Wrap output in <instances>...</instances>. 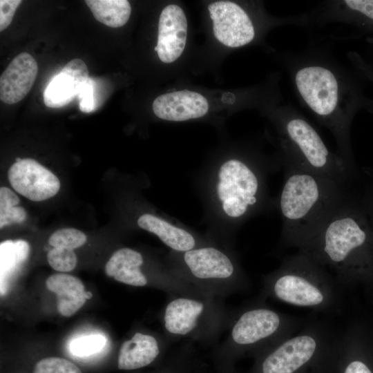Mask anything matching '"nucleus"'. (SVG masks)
I'll return each mask as SVG.
<instances>
[{
  "mask_svg": "<svg viewBox=\"0 0 373 373\" xmlns=\"http://www.w3.org/2000/svg\"><path fill=\"white\" fill-rule=\"evenodd\" d=\"M299 251L325 269L338 285L373 271V228L362 199L349 193Z\"/></svg>",
  "mask_w": 373,
  "mask_h": 373,
  "instance_id": "nucleus-1",
  "label": "nucleus"
},
{
  "mask_svg": "<svg viewBox=\"0 0 373 373\" xmlns=\"http://www.w3.org/2000/svg\"><path fill=\"white\" fill-rule=\"evenodd\" d=\"M277 207L282 219L281 244L299 250L349 195L329 178L285 162Z\"/></svg>",
  "mask_w": 373,
  "mask_h": 373,
  "instance_id": "nucleus-2",
  "label": "nucleus"
},
{
  "mask_svg": "<svg viewBox=\"0 0 373 373\" xmlns=\"http://www.w3.org/2000/svg\"><path fill=\"white\" fill-rule=\"evenodd\" d=\"M342 290L326 269L298 251L263 277L260 295L296 307L336 314L342 309Z\"/></svg>",
  "mask_w": 373,
  "mask_h": 373,
  "instance_id": "nucleus-3",
  "label": "nucleus"
},
{
  "mask_svg": "<svg viewBox=\"0 0 373 373\" xmlns=\"http://www.w3.org/2000/svg\"><path fill=\"white\" fill-rule=\"evenodd\" d=\"M341 332L312 320L296 334L256 356L252 373H334Z\"/></svg>",
  "mask_w": 373,
  "mask_h": 373,
  "instance_id": "nucleus-4",
  "label": "nucleus"
},
{
  "mask_svg": "<svg viewBox=\"0 0 373 373\" xmlns=\"http://www.w3.org/2000/svg\"><path fill=\"white\" fill-rule=\"evenodd\" d=\"M262 295L233 310L225 339L217 354L231 361L245 354L255 356L297 333L308 321L278 312L267 305Z\"/></svg>",
  "mask_w": 373,
  "mask_h": 373,
  "instance_id": "nucleus-5",
  "label": "nucleus"
},
{
  "mask_svg": "<svg viewBox=\"0 0 373 373\" xmlns=\"http://www.w3.org/2000/svg\"><path fill=\"white\" fill-rule=\"evenodd\" d=\"M170 269L205 294L224 299L247 291L250 282L229 251L208 244L169 255Z\"/></svg>",
  "mask_w": 373,
  "mask_h": 373,
  "instance_id": "nucleus-6",
  "label": "nucleus"
},
{
  "mask_svg": "<svg viewBox=\"0 0 373 373\" xmlns=\"http://www.w3.org/2000/svg\"><path fill=\"white\" fill-rule=\"evenodd\" d=\"M278 125L284 162L348 189L354 177V167L340 154L332 153L309 122L296 114L285 112Z\"/></svg>",
  "mask_w": 373,
  "mask_h": 373,
  "instance_id": "nucleus-7",
  "label": "nucleus"
},
{
  "mask_svg": "<svg viewBox=\"0 0 373 373\" xmlns=\"http://www.w3.org/2000/svg\"><path fill=\"white\" fill-rule=\"evenodd\" d=\"M294 82L305 104L334 135L339 154L354 166L349 135L353 115L342 108L347 104L346 92L336 74L321 65H308L297 70Z\"/></svg>",
  "mask_w": 373,
  "mask_h": 373,
  "instance_id": "nucleus-8",
  "label": "nucleus"
},
{
  "mask_svg": "<svg viewBox=\"0 0 373 373\" xmlns=\"http://www.w3.org/2000/svg\"><path fill=\"white\" fill-rule=\"evenodd\" d=\"M233 313L222 298L171 295L163 309L162 322L172 342L185 338L211 344L227 331Z\"/></svg>",
  "mask_w": 373,
  "mask_h": 373,
  "instance_id": "nucleus-9",
  "label": "nucleus"
},
{
  "mask_svg": "<svg viewBox=\"0 0 373 373\" xmlns=\"http://www.w3.org/2000/svg\"><path fill=\"white\" fill-rule=\"evenodd\" d=\"M262 169L239 158L224 162L217 171L215 195L226 218L241 222L258 211L266 198Z\"/></svg>",
  "mask_w": 373,
  "mask_h": 373,
  "instance_id": "nucleus-10",
  "label": "nucleus"
},
{
  "mask_svg": "<svg viewBox=\"0 0 373 373\" xmlns=\"http://www.w3.org/2000/svg\"><path fill=\"white\" fill-rule=\"evenodd\" d=\"M216 38L230 48H238L252 41L255 29L247 12L238 4L219 1L208 6Z\"/></svg>",
  "mask_w": 373,
  "mask_h": 373,
  "instance_id": "nucleus-11",
  "label": "nucleus"
},
{
  "mask_svg": "<svg viewBox=\"0 0 373 373\" xmlns=\"http://www.w3.org/2000/svg\"><path fill=\"white\" fill-rule=\"evenodd\" d=\"M8 180L12 188L32 201H43L55 195L60 189L58 178L33 159H22L9 169Z\"/></svg>",
  "mask_w": 373,
  "mask_h": 373,
  "instance_id": "nucleus-12",
  "label": "nucleus"
},
{
  "mask_svg": "<svg viewBox=\"0 0 373 373\" xmlns=\"http://www.w3.org/2000/svg\"><path fill=\"white\" fill-rule=\"evenodd\" d=\"M187 34V20L183 10L175 4L163 8L159 18L157 55L161 61H175L184 51Z\"/></svg>",
  "mask_w": 373,
  "mask_h": 373,
  "instance_id": "nucleus-13",
  "label": "nucleus"
},
{
  "mask_svg": "<svg viewBox=\"0 0 373 373\" xmlns=\"http://www.w3.org/2000/svg\"><path fill=\"white\" fill-rule=\"evenodd\" d=\"M86 63L78 58L68 62L54 75L44 92V102L49 108H61L77 97L89 79Z\"/></svg>",
  "mask_w": 373,
  "mask_h": 373,
  "instance_id": "nucleus-14",
  "label": "nucleus"
},
{
  "mask_svg": "<svg viewBox=\"0 0 373 373\" xmlns=\"http://www.w3.org/2000/svg\"><path fill=\"white\" fill-rule=\"evenodd\" d=\"M152 108L154 114L160 119L182 122L204 116L208 112L209 104L201 94L183 90L157 97Z\"/></svg>",
  "mask_w": 373,
  "mask_h": 373,
  "instance_id": "nucleus-15",
  "label": "nucleus"
},
{
  "mask_svg": "<svg viewBox=\"0 0 373 373\" xmlns=\"http://www.w3.org/2000/svg\"><path fill=\"white\" fill-rule=\"evenodd\" d=\"M38 72L36 60L28 52L17 55L0 77V99L7 104L22 100L30 90Z\"/></svg>",
  "mask_w": 373,
  "mask_h": 373,
  "instance_id": "nucleus-16",
  "label": "nucleus"
},
{
  "mask_svg": "<svg viewBox=\"0 0 373 373\" xmlns=\"http://www.w3.org/2000/svg\"><path fill=\"white\" fill-rule=\"evenodd\" d=\"M172 341L166 337L142 332H135L131 338L120 346L117 367L119 370H133L146 367L161 354L166 343Z\"/></svg>",
  "mask_w": 373,
  "mask_h": 373,
  "instance_id": "nucleus-17",
  "label": "nucleus"
},
{
  "mask_svg": "<svg viewBox=\"0 0 373 373\" xmlns=\"http://www.w3.org/2000/svg\"><path fill=\"white\" fill-rule=\"evenodd\" d=\"M144 258L140 252L124 247L113 254L106 265L105 271L108 276L128 285L145 287L152 283L164 291L157 280L144 272Z\"/></svg>",
  "mask_w": 373,
  "mask_h": 373,
  "instance_id": "nucleus-18",
  "label": "nucleus"
},
{
  "mask_svg": "<svg viewBox=\"0 0 373 373\" xmlns=\"http://www.w3.org/2000/svg\"><path fill=\"white\" fill-rule=\"evenodd\" d=\"M137 224L141 229L155 235L172 251L184 252L210 244L195 236L186 229L151 213L141 215Z\"/></svg>",
  "mask_w": 373,
  "mask_h": 373,
  "instance_id": "nucleus-19",
  "label": "nucleus"
},
{
  "mask_svg": "<svg viewBox=\"0 0 373 373\" xmlns=\"http://www.w3.org/2000/svg\"><path fill=\"white\" fill-rule=\"evenodd\" d=\"M47 289L56 294L57 311L63 316L75 314L88 299V291L80 279L66 274H55L46 281Z\"/></svg>",
  "mask_w": 373,
  "mask_h": 373,
  "instance_id": "nucleus-20",
  "label": "nucleus"
},
{
  "mask_svg": "<svg viewBox=\"0 0 373 373\" xmlns=\"http://www.w3.org/2000/svg\"><path fill=\"white\" fill-rule=\"evenodd\" d=\"M85 3L95 19L111 28L123 26L131 16V7L126 0H86Z\"/></svg>",
  "mask_w": 373,
  "mask_h": 373,
  "instance_id": "nucleus-21",
  "label": "nucleus"
},
{
  "mask_svg": "<svg viewBox=\"0 0 373 373\" xmlns=\"http://www.w3.org/2000/svg\"><path fill=\"white\" fill-rule=\"evenodd\" d=\"M19 203L18 196L10 189L2 186L0 189V227L23 222L26 217V211Z\"/></svg>",
  "mask_w": 373,
  "mask_h": 373,
  "instance_id": "nucleus-22",
  "label": "nucleus"
},
{
  "mask_svg": "<svg viewBox=\"0 0 373 373\" xmlns=\"http://www.w3.org/2000/svg\"><path fill=\"white\" fill-rule=\"evenodd\" d=\"M334 373H373L365 362L356 356L342 332Z\"/></svg>",
  "mask_w": 373,
  "mask_h": 373,
  "instance_id": "nucleus-23",
  "label": "nucleus"
},
{
  "mask_svg": "<svg viewBox=\"0 0 373 373\" xmlns=\"http://www.w3.org/2000/svg\"><path fill=\"white\" fill-rule=\"evenodd\" d=\"M343 4L359 27L373 32V0H345Z\"/></svg>",
  "mask_w": 373,
  "mask_h": 373,
  "instance_id": "nucleus-24",
  "label": "nucleus"
},
{
  "mask_svg": "<svg viewBox=\"0 0 373 373\" xmlns=\"http://www.w3.org/2000/svg\"><path fill=\"white\" fill-rule=\"evenodd\" d=\"M106 338L102 334H89L73 340L69 344L70 352L77 357H87L95 354L104 347Z\"/></svg>",
  "mask_w": 373,
  "mask_h": 373,
  "instance_id": "nucleus-25",
  "label": "nucleus"
},
{
  "mask_svg": "<svg viewBox=\"0 0 373 373\" xmlns=\"http://www.w3.org/2000/svg\"><path fill=\"white\" fill-rule=\"evenodd\" d=\"M86 240V236L82 231L74 228H65L55 231L48 238V244L52 247L74 250L84 245Z\"/></svg>",
  "mask_w": 373,
  "mask_h": 373,
  "instance_id": "nucleus-26",
  "label": "nucleus"
},
{
  "mask_svg": "<svg viewBox=\"0 0 373 373\" xmlns=\"http://www.w3.org/2000/svg\"><path fill=\"white\" fill-rule=\"evenodd\" d=\"M47 260L52 269L61 272L73 270L77 262L74 250L58 247H52L48 252Z\"/></svg>",
  "mask_w": 373,
  "mask_h": 373,
  "instance_id": "nucleus-27",
  "label": "nucleus"
},
{
  "mask_svg": "<svg viewBox=\"0 0 373 373\" xmlns=\"http://www.w3.org/2000/svg\"><path fill=\"white\" fill-rule=\"evenodd\" d=\"M33 373H82L73 362L60 357H48L39 361Z\"/></svg>",
  "mask_w": 373,
  "mask_h": 373,
  "instance_id": "nucleus-28",
  "label": "nucleus"
},
{
  "mask_svg": "<svg viewBox=\"0 0 373 373\" xmlns=\"http://www.w3.org/2000/svg\"><path fill=\"white\" fill-rule=\"evenodd\" d=\"M79 100V106L81 111L90 113L95 109L94 100V84L93 79L90 77L82 87L78 95Z\"/></svg>",
  "mask_w": 373,
  "mask_h": 373,
  "instance_id": "nucleus-29",
  "label": "nucleus"
},
{
  "mask_svg": "<svg viewBox=\"0 0 373 373\" xmlns=\"http://www.w3.org/2000/svg\"><path fill=\"white\" fill-rule=\"evenodd\" d=\"M21 0L0 1V31L6 29L10 24L17 7L21 3Z\"/></svg>",
  "mask_w": 373,
  "mask_h": 373,
  "instance_id": "nucleus-30",
  "label": "nucleus"
},
{
  "mask_svg": "<svg viewBox=\"0 0 373 373\" xmlns=\"http://www.w3.org/2000/svg\"><path fill=\"white\" fill-rule=\"evenodd\" d=\"M363 201L373 228V197L371 199L367 198L365 200H363Z\"/></svg>",
  "mask_w": 373,
  "mask_h": 373,
  "instance_id": "nucleus-31",
  "label": "nucleus"
},
{
  "mask_svg": "<svg viewBox=\"0 0 373 373\" xmlns=\"http://www.w3.org/2000/svg\"><path fill=\"white\" fill-rule=\"evenodd\" d=\"M154 50H155L156 52L157 51V46H155V47L154 48Z\"/></svg>",
  "mask_w": 373,
  "mask_h": 373,
  "instance_id": "nucleus-32",
  "label": "nucleus"
}]
</instances>
